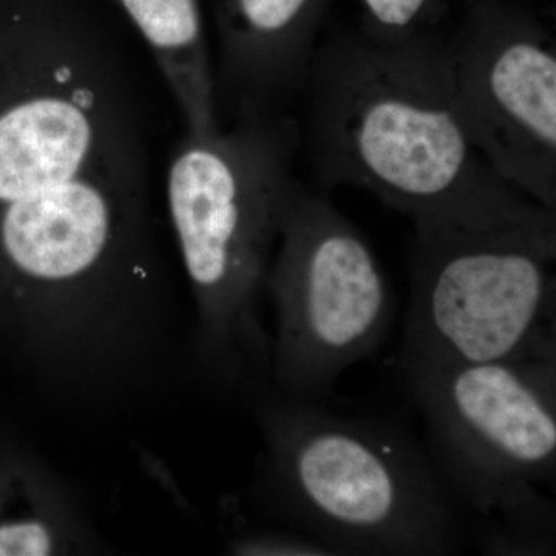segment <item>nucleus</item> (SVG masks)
Segmentation results:
<instances>
[{"mask_svg": "<svg viewBox=\"0 0 556 556\" xmlns=\"http://www.w3.org/2000/svg\"><path fill=\"white\" fill-rule=\"evenodd\" d=\"M126 65L80 0H0V302L60 308L159 247Z\"/></svg>", "mask_w": 556, "mask_h": 556, "instance_id": "f257e3e1", "label": "nucleus"}, {"mask_svg": "<svg viewBox=\"0 0 556 556\" xmlns=\"http://www.w3.org/2000/svg\"><path fill=\"white\" fill-rule=\"evenodd\" d=\"M302 94L325 188L367 190L416 233L556 223V212L497 177L471 144L441 31L399 43L358 30L327 40Z\"/></svg>", "mask_w": 556, "mask_h": 556, "instance_id": "f03ea898", "label": "nucleus"}, {"mask_svg": "<svg viewBox=\"0 0 556 556\" xmlns=\"http://www.w3.org/2000/svg\"><path fill=\"white\" fill-rule=\"evenodd\" d=\"M299 129L288 115L186 134L167 169V208L195 308L193 365L233 401L270 390L273 338L263 320L266 277L294 177Z\"/></svg>", "mask_w": 556, "mask_h": 556, "instance_id": "7ed1b4c3", "label": "nucleus"}, {"mask_svg": "<svg viewBox=\"0 0 556 556\" xmlns=\"http://www.w3.org/2000/svg\"><path fill=\"white\" fill-rule=\"evenodd\" d=\"M262 486L280 515L334 555L441 556L460 546L463 504L428 452L386 420L325 399L257 401Z\"/></svg>", "mask_w": 556, "mask_h": 556, "instance_id": "20e7f679", "label": "nucleus"}, {"mask_svg": "<svg viewBox=\"0 0 556 556\" xmlns=\"http://www.w3.org/2000/svg\"><path fill=\"white\" fill-rule=\"evenodd\" d=\"M556 223L416 233L399 367L556 354Z\"/></svg>", "mask_w": 556, "mask_h": 556, "instance_id": "39448f33", "label": "nucleus"}, {"mask_svg": "<svg viewBox=\"0 0 556 556\" xmlns=\"http://www.w3.org/2000/svg\"><path fill=\"white\" fill-rule=\"evenodd\" d=\"M265 291L276 311L269 391L285 397H327L348 368L379 350L393 318V291L364 233L302 185Z\"/></svg>", "mask_w": 556, "mask_h": 556, "instance_id": "423d86ee", "label": "nucleus"}, {"mask_svg": "<svg viewBox=\"0 0 556 556\" xmlns=\"http://www.w3.org/2000/svg\"><path fill=\"white\" fill-rule=\"evenodd\" d=\"M399 368L426 420L428 455L463 506L486 517L554 481L556 354Z\"/></svg>", "mask_w": 556, "mask_h": 556, "instance_id": "0eeeda50", "label": "nucleus"}, {"mask_svg": "<svg viewBox=\"0 0 556 556\" xmlns=\"http://www.w3.org/2000/svg\"><path fill=\"white\" fill-rule=\"evenodd\" d=\"M457 115L511 188L556 212V42L518 0H464L444 36Z\"/></svg>", "mask_w": 556, "mask_h": 556, "instance_id": "6e6552de", "label": "nucleus"}, {"mask_svg": "<svg viewBox=\"0 0 556 556\" xmlns=\"http://www.w3.org/2000/svg\"><path fill=\"white\" fill-rule=\"evenodd\" d=\"M332 0H212L219 42L218 109L233 121L287 115L305 90Z\"/></svg>", "mask_w": 556, "mask_h": 556, "instance_id": "1a4fd4ad", "label": "nucleus"}, {"mask_svg": "<svg viewBox=\"0 0 556 556\" xmlns=\"http://www.w3.org/2000/svg\"><path fill=\"white\" fill-rule=\"evenodd\" d=\"M166 79L188 134H218L215 67L199 0H116Z\"/></svg>", "mask_w": 556, "mask_h": 556, "instance_id": "9d476101", "label": "nucleus"}, {"mask_svg": "<svg viewBox=\"0 0 556 556\" xmlns=\"http://www.w3.org/2000/svg\"><path fill=\"white\" fill-rule=\"evenodd\" d=\"M89 519L65 482L36 460L0 470V556L89 554Z\"/></svg>", "mask_w": 556, "mask_h": 556, "instance_id": "9b49d317", "label": "nucleus"}, {"mask_svg": "<svg viewBox=\"0 0 556 556\" xmlns=\"http://www.w3.org/2000/svg\"><path fill=\"white\" fill-rule=\"evenodd\" d=\"M486 517L492 518V522L481 538L485 554L548 555L554 552V506L536 485L519 490Z\"/></svg>", "mask_w": 556, "mask_h": 556, "instance_id": "f8f14e48", "label": "nucleus"}, {"mask_svg": "<svg viewBox=\"0 0 556 556\" xmlns=\"http://www.w3.org/2000/svg\"><path fill=\"white\" fill-rule=\"evenodd\" d=\"M362 35L382 43L405 42L438 31L450 0H356Z\"/></svg>", "mask_w": 556, "mask_h": 556, "instance_id": "ddd939ff", "label": "nucleus"}, {"mask_svg": "<svg viewBox=\"0 0 556 556\" xmlns=\"http://www.w3.org/2000/svg\"><path fill=\"white\" fill-rule=\"evenodd\" d=\"M232 555L331 556L332 551L305 533L244 532L229 538Z\"/></svg>", "mask_w": 556, "mask_h": 556, "instance_id": "4468645a", "label": "nucleus"}]
</instances>
